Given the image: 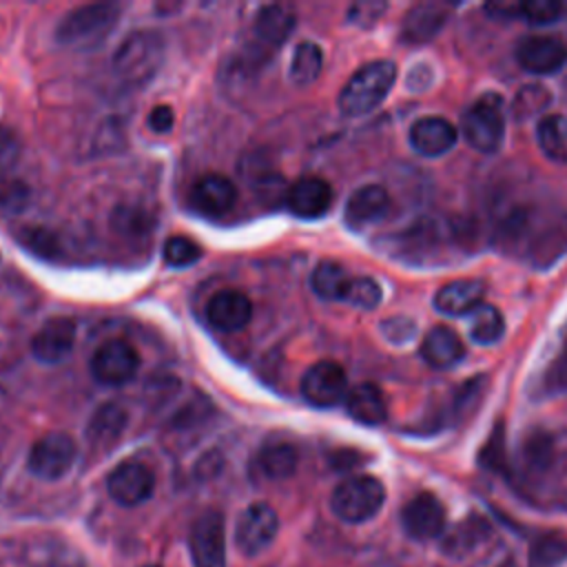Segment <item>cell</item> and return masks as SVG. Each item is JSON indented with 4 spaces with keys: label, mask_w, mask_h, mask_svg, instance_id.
<instances>
[{
    "label": "cell",
    "mask_w": 567,
    "mask_h": 567,
    "mask_svg": "<svg viewBox=\"0 0 567 567\" xmlns=\"http://www.w3.org/2000/svg\"><path fill=\"white\" fill-rule=\"evenodd\" d=\"M128 414L117 403H104L100 405L86 427V436L93 447H111L117 443L122 432L126 430Z\"/></svg>",
    "instance_id": "cb8c5ba5"
},
{
    "label": "cell",
    "mask_w": 567,
    "mask_h": 567,
    "mask_svg": "<svg viewBox=\"0 0 567 567\" xmlns=\"http://www.w3.org/2000/svg\"><path fill=\"white\" fill-rule=\"evenodd\" d=\"M323 66V53L315 42H299L290 60V82L297 86L312 84Z\"/></svg>",
    "instance_id": "f546056e"
},
{
    "label": "cell",
    "mask_w": 567,
    "mask_h": 567,
    "mask_svg": "<svg viewBox=\"0 0 567 567\" xmlns=\"http://www.w3.org/2000/svg\"><path fill=\"white\" fill-rule=\"evenodd\" d=\"M381 286L372 277H352L346 290L343 301H348L354 308L361 310H372L381 301Z\"/></svg>",
    "instance_id": "1f68e13d"
},
{
    "label": "cell",
    "mask_w": 567,
    "mask_h": 567,
    "mask_svg": "<svg viewBox=\"0 0 567 567\" xmlns=\"http://www.w3.org/2000/svg\"><path fill=\"white\" fill-rule=\"evenodd\" d=\"M549 100H551V95L547 93L545 86H540V84L523 86L520 93L516 95L514 104H512V113H514L518 120H527V117L536 115L538 111H543Z\"/></svg>",
    "instance_id": "e575fe53"
},
{
    "label": "cell",
    "mask_w": 567,
    "mask_h": 567,
    "mask_svg": "<svg viewBox=\"0 0 567 567\" xmlns=\"http://www.w3.org/2000/svg\"><path fill=\"white\" fill-rule=\"evenodd\" d=\"M286 206L301 219H317L332 206V188L321 177H299L288 188Z\"/></svg>",
    "instance_id": "2e32d148"
},
{
    "label": "cell",
    "mask_w": 567,
    "mask_h": 567,
    "mask_svg": "<svg viewBox=\"0 0 567 567\" xmlns=\"http://www.w3.org/2000/svg\"><path fill=\"white\" fill-rule=\"evenodd\" d=\"M547 385L554 390H565L567 388V354L558 359L549 370H547Z\"/></svg>",
    "instance_id": "7bdbcfd3"
},
{
    "label": "cell",
    "mask_w": 567,
    "mask_h": 567,
    "mask_svg": "<svg viewBox=\"0 0 567 567\" xmlns=\"http://www.w3.org/2000/svg\"><path fill=\"white\" fill-rule=\"evenodd\" d=\"M144 567H157V565H144Z\"/></svg>",
    "instance_id": "f6af8a7d"
},
{
    "label": "cell",
    "mask_w": 567,
    "mask_h": 567,
    "mask_svg": "<svg viewBox=\"0 0 567 567\" xmlns=\"http://www.w3.org/2000/svg\"><path fill=\"white\" fill-rule=\"evenodd\" d=\"M516 60L525 71L547 75L565 64L567 49L554 35H525L516 47Z\"/></svg>",
    "instance_id": "4fadbf2b"
},
{
    "label": "cell",
    "mask_w": 567,
    "mask_h": 567,
    "mask_svg": "<svg viewBox=\"0 0 567 567\" xmlns=\"http://www.w3.org/2000/svg\"><path fill=\"white\" fill-rule=\"evenodd\" d=\"M390 208V195L379 184L359 186L346 202V221L354 228L379 221Z\"/></svg>",
    "instance_id": "ffe728a7"
},
{
    "label": "cell",
    "mask_w": 567,
    "mask_h": 567,
    "mask_svg": "<svg viewBox=\"0 0 567 567\" xmlns=\"http://www.w3.org/2000/svg\"><path fill=\"white\" fill-rule=\"evenodd\" d=\"M567 563V536L563 532L538 534L527 551V567H560Z\"/></svg>",
    "instance_id": "f1b7e54d"
},
{
    "label": "cell",
    "mask_w": 567,
    "mask_h": 567,
    "mask_svg": "<svg viewBox=\"0 0 567 567\" xmlns=\"http://www.w3.org/2000/svg\"><path fill=\"white\" fill-rule=\"evenodd\" d=\"M421 354L423 359L432 365V368H452L456 365L463 354H465V348H463V341L461 337L447 328V326H434L425 339H423V346H421Z\"/></svg>",
    "instance_id": "7402d4cb"
},
{
    "label": "cell",
    "mask_w": 567,
    "mask_h": 567,
    "mask_svg": "<svg viewBox=\"0 0 567 567\" xmlns=\"http://www.w3.org/2000/svg\"><path fill=\"white\" fill-rule=\"evenodd\" d=\"M111 221L120 233H128V235H140V233H146V228H148L146 210L135 208V206H124V208L113 210Z\"/></svg>",
    "instance_id": "8d00e7d4"
},
{
    "label": "cell",
    "mask_w": 567,
    "mask_h": 567,
    "mask_svg": "<svg viewBox=\"0 0 567 567\" xmlns=\"http://www.w3.org/2000/svg\"><path fill=\"white\" fill-rule=\"evenodd\" d=\"M385 9H388L385 2H374V0L357 2L350 7L348 20L354 22L357 27H372V24H377V20L383 16Z\"/></svg>",
    "instance_id": "f35d334b"
},
{
    "label": "cell",
    "mask_w": 567,
    "mask_h": 567,
    "mask_svg": "<svg viewBox=\"0 0 567 567\" xmlns=\"http://www.w3.org/2000/svg\"><path fill=\"white\" fill-rule=\"evenodd\" d=\"M237 199L235 184L217 173H208L199 177L190 188V202L197 210L208 215H219L233 208Z\"/></svg>",
    "instance_id": "d6986e66"
},
{
    "label": "cell",
    "mask_w": 567,
    "mask_h": 567,
    "mask_svg": "<svg viewBox=\"0 0 567 567\" xmlns=\"http://www.w3.org/2000/svg\"><path fill=\"white\" fill-rule=\"evenodd\" d=\"M78 447L66 432H49L40 436L27 458L29 472L44 481L62 478L75 463Z\"/></svg>",
    "instance_id": "8992f818"
},
{
    "label": "cell",
    "mask_w": 567,
    "mask_h": 567,
    "mask_svg": "<svg viewBox=\"0 0 567 567\" xmlns=\"http://www.w3.org/2000/svg\"><path fill=\"white\" fill-rule=\"evenodd\" d=\"M164 64V40L159 33L140 29L128 33L115 49L111 66L120 82L126 86H144Z\"/></svg>",
    "instance_id": "6da1fadb"
},
{
    "label": "cell",
    "mask_w": 567,
    "mask_h": 567,
    "mask_svg": "<svg viewBox=\"0 0 567 567\" xmlns=\"http://www.w3.org/2000/svg\"><path fill=\"white\" fill-rule=\"evenodd\" d=\"M536 140L543 155L551 162H567V117L551 113L540 117L536 126Z\"/></svg>",
    "instance_id": "4316f807"
},
{
    "label": "cell",
    "mask_w": 567,
    "mask_h": 567,
    "mask_svg": "<svg viewBox=\"0 0 567 567\" xmlns=\"http://www.w3.org/2000/svg\"><path fill=\"white\" fill-rule=\"evenodd\" d=\"M350 279L352 277L346 272V268L341 264L321 261L310 275V286H312L315 295L326 301H337V299L343 301Z\"/></svg>",
    "instance_id": "83f0119b"
},
{
    "label": "cell",
    "mask_w": 567,
    "mask_h": 567,
    "mask_svg": "<svg viewBox=\"0 0 567 567\" xmlns=\"http://www.w3.org/2000/svg\"><path fill=\"white\" fill-rule=\"evenodd\" d=\"M481 463L494 472H501L505 465V441H503V427L498 425L487 441L485 450L481 452Z\"/></svg>",
    "instance_id": "ab89813d"
},
{
    "label": "cell",
    "mask_w": 567,
    "mask_h": 567,
    "mask_svg": "<svg viewBox=\"0 0 567 567\" xmlns=\"http://www.w3.org/2000/svg\"><path fill=\"white\" fill-rule=\"evenodd\" d=\"M401 525L414 540L436 538L445 529V507L434 494L421 492L403 505Z\"/></svg>",
    "instance_id": "7c38bea8"
},
{
    "label": "cell",
    "mask_w": 567,
    "mask_h": 567,
    "mask_svg": "<svg viewBox=\"0 0 567 567\" xmlns=\"http://www.w3.org/2000/svg\"><path fill=\"white\" fill-rule=\"evenodd\" d=\"M297 24L295 13L284 4H266L255 16V35L268 47H279L288 40Z\"/></svg>",
    "instance_id": "d4e9b609"
},
{
    "label": "cell",
    "mask_w": 567,
    "mask_h": 567,
    "mask_svg": "<svg viewBox=\"0 0 567 567\" xmlns=\"http://www.w3.org/2000/svg\"><path fill=\"white\" fill-rule=\"evenodd\" d=\"M173 122H175V113L168 104H157L146 117L148 128L155 133H168L173 128Z\"/></svg>",
    "instance_id": "b9f144b4"
},
{
    "label": "cell",
    "mask_w": 567,
    "mask_h": 567,
    "mask_svg": "<svg viewBox=\"0 0 567 567\" xmlns=\"http://www.w3.org/2000/svg\"><path fill=\"white\" fill-rule=\"evenodd\" d=\"M483 295H485V286L481 281L456 279L439 288L434 297V308L447 317L472 315L483 303Z\"/></svg>",
    "instance_id": "44dd1931"
},
{
    "label": "cell",
    "mask_w": 567,
    "mask_h": 567,
    "mask_svg": "<svg viewBox=\"0 0 567 567\" xmlns=\"http://www.w3.org/2000/svg\"><path fill=\"white\" fill-rule=\"evenodd\" d=\"M461 135L472 148H476L481 153H496L501 148V142L505 135L503 97L496 93L481 95L463 113Z\"/></svg>",
    "instance_id": "5b68a950"
},
{
    "label": "cell",
    "mask_w": 567,
    "mask_h": 567,
    "mask_svg": "<svg viewBox=\"0 0 567 567\" xmlns=\"http://www.w3.org/2000/svg\"><path fill=\"white\" fill-rule=\"evenodd\" d=\"M450 18V7L443 2H419L401 20L399 35L408 44H423L436 38Z\"/></svg>",
    "instance_id": "9a60e30c"
},
{
    "label": "cell",
    "mask_w": 567,
    "mask_h": 567,
    "mask_svg": "<svg viewBox=\"0 0 567 567\" xmlns=\"http://www.w3.org/2000/svg\"><path fill=\"white\" fill-rule=\"evenodd\" d=\"M137 368H140L137 350L122 339L102 343L91 359V372L95 381L104 385L128 383L137 374Z\"/></svg>",
    "instance_id": "9c48e42d"
},
{
    "label": "cell",
    "mask_w": 567,
    "mask_h": 567,
    "mask_svg": "<svg viewBox=\"0 0 567 567\" xmlns=\"http://www.w3.org/2000/svg\"><path fill=\"white\" fill-rule=\"evenodd\" d=\"M75 343V321L69 317H53L40 326L31 339V352L42 363H60L69 357Z\"/></svg>",
    "instance_id": "5bb4252c"
},
{
    "label": "cell",
    "mask_w": 567,
    "mask_h": 567,
    "mask_svg": "<svg viewBox=\"0 0 567 567\" xmlns=\"http://www.w3.org/2000/svg\"><path fill=\"white\" fill-rule=\"evenodd\" d=\"M117 13L120 9L111 2L75 7L60 20L55 38L64 47H93L109 35L113 24L117 22Z\"/></svg>",
    "instance_id": "277c9868"
},
{
    "label": "cell",
    "mask_w": 567,
    "mask_h": 567,
    "mask_svg": "<svg viewBox=\"0 0 567 567\" xmlns=\"http://www.w3.org/2000/svg\"><path fill=\"white\" fill-rule=\"evenodd\" d=\"M481 520L478 525L474 520H467L463 525H456L447 536H445V543H443V551L450 554V556H465L470 554L474 547H476V540H481Z\"/></svg>",
    "instance_id": "836d02e7"
},
{
    "label": "cell",
    "mask_w": 567,
    "mask_h": 567,
    "mask_svg": "<svg viewBox=\"0 0 567 567\" xmlns=\"http://www.w3.org/2000/svg\"><path fill=\"white\" fill-rule=\"evenodd\" d=\"M277 532V512L268 503H250L237 518L235 545L244 556H257L272 545Z\"/></svg>",
    "instance_id": "ba28073f"
},
{
    "label": "cell",
    "mask_w": 567,
    "mask_h": 567,
    "mask_svg": "<svg viewBox=\"0 0 567 567\" xmlns=\"http://www.w3.org/2000/svg\"><path fill=\"white\" fill-rule=\"evenodd\" d=\"M385 501V487L379 478L359 474L341 481L332 496L330 509L343 523H365L379 514Z\"/></svg>",
    "instance_id": "3957f363"
},
{
    "label": "cell",
    "mask_w": 567,
    "mask_h": 567,
    "mask_svg": "<svg viewBox=\"0 0 567 567\" xmlns=\"http://www.w3.org/2000/svg\"><path fill=\"white\" fill-rule=\"evenodd\" d=\"M297 461H299L297 447L284 441L264 445L255 456L257 470L270 481H284L292 476V472L297 470Z\"/></svg>",
    "instance_id": "484cf974"
},
{
    "label": "cell",
    "mask_w": 567,
    "mask_h": 567,
    "mask_svg": "<svg viewBox=\"0 0 567 567\" xmlns=\"http://www.w3.org/2000/svg\"><path fill=\"white\" fill-rule=\"evenodd\" d=\"M396 80V66L390 60H374L363 64L343 84L339 93V111L348 117H359L374 111L392 91Z\"/></svg>",
    "instance_id": "7a4b0ae2"
},
{
    "label": "cell",
    "mask_w": 567,
    "mask_h": 567,
    "mask_svg": "<svg viewBox=\"0 0 567 567\" xmlns=\"http://www.w3.org/2000/svg\"><path fill=\"white\" fill-rule=\"evenodd\" d=\"M348 414L363 425H379L388 416L383 392L374 383H359L346 394Z\"/></svg>",
    "instance_id": "603a6c76"
},
{
    "label": "cell",
    "mask_w": 567,
    "mask_h": 567,
    "mask_svg": "<svg viewBox=\"0 0 567 567\" xmlns=\"http://www.w3.org/2000/svg\"><path fill=\"white\" fill-rule=\"evenodd\" d=\"M563 13V4L558 0H529L520 2V18L529 24L543 27L549 22H556Z\"/></svg>",
    "instance_id": "d590c367"
},
{
    "label": "cell",
    "mask_w": 567,
    "mask_h": 567,
    "mask_svg": "<svg viewBox=\"0 0 567 567\" xmlns=\"http://www.w3.org/2000/svg\"><path fill=\"white\" fill-rule=\"evenodd\" d=\"M301 394L317 408H332L348 394V377L334 361H317L301 377Z\"/></svg>",
    "instance_id": "30bf717a"
},
{
    "label": "cell",
    "mask_w": 567,
    "mask_h": 567,
    "mask_svg": "<svg viewBox=\"0 0 567 567\" xmlns=\"http://www.w3.org/2000/svg\"><path fill=\"white\" fill-rule=\"evenodd\" d=\"M29 202V188L18 179H2L0 182V208L7 213H18Z\"/></svg>",
    "instance_id": "74e56055"
},
{
    "label": "cell",
    "mask_w": 567,
    "mask_h": 567,
    "mask_svg": "<svg viewBox=\"0 0 567 567\" xmlns=\"http://www.w3.org/2000/svg\"><path fill=\"white\" fill-rule=\"evenodd\" d=\"M106 489L115 503L124 507H135L153 496L155 476L144 463L124 461L109 474Z\"/></svg>",
    "instance_id": "8fae6325"
},
{
    "label": "cell",
    "mask_w": 567,
    "mask_h": 567,
    "mask_svg": "<svg viewBox=\"0 0 567 567\" xmlns=\"http://www.w3.org/2000/svg\"><path fill=\"white\" fill-rule=\"evenodd\" d=\"M202 257V248L197 241L184 235H173L164 244V261L173 268H184L195 264Z\"/></svg>",
    "instance_id": "d6a6232c"
},
{
    "label": "cell",
    "mask_w": 567,
    "mask_h": 567,
    "mask_svg": "<svg viewBox=\"0 0 567 567\" xmlns=\"http://www.w3.org/2000/svg\"><path fill=\"white\" fill-rule=\"evenodd\" d=\"M458 140L454 124L445 117H421L410 128V146L423 157H439L447 153Z\"/></svg>",
    "instance_id": "ac0fdd59"
},
{
    "label": "cell",
    "mask_w": 567,
    "mask_h": 567,
    "mask_svg": "<svg viewBox=\"0 0 567 567\" xmlns=\"http://www.w3.org/2000/svg\"><path fill=\"white\" fill-rule=\"evenodd\" d=\"M206 317L217 330L237 332L248 326L252 317V303L239 290H219L210 297L206 306Z\"/></svg>",
    "instance_id": "e0dca14e"
},
{
    "label": "cell",
    "mask_w": 567,
    "mask_h": 567,
    "mask_svg": "<svg viewBox=\"0 0 567 567\" xmlns=\"http://www.w3.org/2000/svg\"><path fill=\"white\" fill-rule=\"evenodd\" d=\"M18 153H20V142L16 133L0 126V173H4L16 164Z\"/></svg>",
    "instance_id": "60d3db41"
},
{
    "label": "cell",
    "mask_w": 567,
    "mask_h": 567,
    "mask_svg": "<svg viewBox=\"0 0 567 567\" xmlns=\"http://www.w3.org/2000/svg\"><path fill=\"white\" fill-rule=\"evenodd\" d=\"M188 549L195 567H226L224 514L206 509L190 527Z\"/></svg>",
    "instance_id": "52a82bcc"
},
{
    "label": "cell",
    "mask_w": 567,
    "mask_h": 567,
    "mask_svg": "<svg viewBox=\"0 0 567 567\" xmlns=\"http://www.w3.org/2000/svg\"><path fill=\"white\" fill-rule=\"evenodd\" d=\"M485 11L496 18H520V2H489L485 4Z\"/></svg>",
    "instance_id": "ee69618b"
},
{
    "label": "cell",
    "mask_w": 567,
    "mask_h": 567,
    "mask_svg": "<svg viewBox=\"0 0 567 567\" xmlns=\"http://www.w3.org/2000/svg\"><path fill=\"white\" fill-rule=\"evenodd\" d=\"M505 332V319L503 315L489 306L481 303L472 315H470V337L481 343V346H492L496 343Z\"/></svg>",
    "instance_id": "4dcf8cb0"
}]
</instances>
